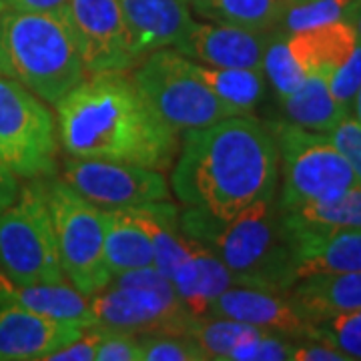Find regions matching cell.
<instances>
[{"label": "cell", "mask_w": 361, "mask_h": 361, "mask_svg": "<svg viewBox=\"0 0 361 361\" xmlns=\"http://www.w3.org/2000/svg\"><path fill=\"white\" fill-rule=\"evenodd\" d=\"M66 155L165 171L179 153V133L145 101L127 73L89 75L54 104Z\"/></svg>", "instance_id": "cell-2"}, {"label": "cell", "mask_w": 361, "mask_h": 361, "mask_svg": "<svg viewBox=\"0 0 361 361\" xmlns=\"http://www.w3.org/2000/svg\"><path fill=\"white\" fill-rule=\"evenodd\" d=\"M327 82L337 103L351 115L353 99L361 87V42L357 44L353 56L341 68H337L336 73L327 78Z\"/></svg>", "instance_id": "cell-33"}, {"label": "cell", "mask_w": 361, "mask_h": 361, "mask_svg": "<svg viewBox=\"0 0 361 361\" xmlns=\"http://www.w3.org/2000/svg\"><path fill=\"white\" fill-rule=\"evenodd\" d=\"M18 191H20L18 177L0 161V211L13 205L14 199L18 197Z\"/></svg>", "instance_id": "cell-38"}, {"label": "cell", "mask_w": 361, "mask_h": 361, "mask_svg": "<svg viewBox=\"0 0 361 361\" xmlns=\"http://www.w3.org/2000/svg\"><path fill=\"white\" fill-rule=\"evenodd\" d=\"M118 6L139 61L159 49H173L195 23L189 0H118Z\"/></svg>", "instance_id": "cell-17"}, {"label": "cell", "mask_w": 361, "mask_h": 361, "mask_svg": "<svg viewBox=\"0 0 361 361\" xmlns=\"http://www.w3.org/2000/svg\"><path fill=\"white\" fill-rule=\"evenodd\" d=\"M287 225V223H285ZM297 281L311 275L361 271V229L287 225Z\"/></svg>", "instance_id": "cell-16"}, {"label": "cell", "mask_w": 361, "mask_h": 361, "mask_svg": "<svg viewBox=\"0 0 361 361\" xmlns=\"http://www.w3.org/2000/svg\"><path fill=\"white\" fill-rule=\"evenodd\" d=\"M133 80L157 115L177 133L203 129L235 116L203 85L193 61L173 49L149 52L139 63Z\"/></svg>", "instance_id": "cell-9"}, {"label": "cell", "mask_w": 361, "mask_h": 361, "mask_svg": "<svg viewBox=\"0 0 361 361\" xmlns=\"http://www.w3.org/2000/svg\"><path fill=\"white\" fill-rule=\"evenodd\" d=\"M295 361H349L345 353L339 349L331 348L323 341L315 339H297L293 348V357Z\"/></svg>", "instance_id": "cell-36"}, {"label": "cell", "mask_w": 361, "mask_h": 361, "mask_svg": "<svg viewBox=\"0 0 361 361\" xmlns=\"http://www.w3.org/2000/svg\"><path fill=\"white\" fill-rule=\"evenodd\" d=\"M279 187V153L269 125L253 115L227 116L185 130L171 189L180 205L231 219Z\"/></svg>", "instance_id": "cell-1"}, {"label": "cell", "mask_w": 361, "mask_h": 361, "mask_svg": "<svg viewBox=\"0 0 361 361\" xmlns=\"http://www.w3.org/2000/svg\"><path fill=\"white\" fill-rule=\"evenodd\" d=\"M351 116L357 121L361 125V87L357 90V94H355V99H353V106H351Z\"/></svg>", "instance_id": "cell-40"}, {"label": "cell", "mask_w": 361, "mask_h": 361, "mask_svg": "<svg viewBox=\"0 0 361 361\" xmlns=\"http://www.w3.org/2000/svg\"><path fill=\"white\" fill-rule=\"evenodd\" d=\"M63 13L85 73H129L141 61L130 49L118 0H66Z\"/></svg>", "instance_id": "cell-12"}, {"label": "cell", "mask_w": 361, "mask_h": 361, "mask_svg": "<svg viewBox=\"0 0 361 361\" xmlns=\"http://www.w3.org/2000/svg\"><path fill=\"white\" fill-rule=\"evenodd\" d=\"M269 129L279 153L281 191L277 201L283 213L360 185L329 135L303 129L291 121L269 123Z\"/></svg>", "instance_id": "cell-6"}, {"label": "cell", "mask_w": 361, "mask_h": 361, "mask_svg": "<svg viewBox=\"0 0 361 361\" xmlns=\"http://www.w3.org/2000/svg\"><path fill=\"white\" fill-rule=\"evenodd\" d=\"M207 2H209V0H189V4H191V11H195L197 14L201 13L203 8H205Z\"/></svg>", "instance_id": "cell-41"}, {"label": "cell", "mask_w": 361, "mask_h": 361, "mask_svg": "<svg viewBox=\"0 0 361 361\" xmlns=\"http://www.w3.org/2000/svg\"><path fill=\"white\" fill-rule=\"evenodd\" d=\"M90 310L94 327L121 329L135 336H187L195 317L155 265L111 277L106 287L90 295Z\"/></svg>", "instance_id": "cell-5"}, {"label": "cell", "mask_w": 361, "mask_h": 361, "mask_svg": "<svg viewBox=\"0 0 361 361\" xmlns=\"http://www.w3.org/2000/svg\"><path fill=\"white\" fill-rule=\"evenodd\" d=\"M179 221L185 235L221 259L239 285L287 293L297 283L291 235L277 195L261 199L231 219L185 207Z\"/></svg>", "instance_id": "cell-3"}, {"label": "cell", "mask_w": 361, "mask_h": 361, "mask_svg": "<svg viewBox=\"0 0 361 361\" xmlns=\"http://www.w3.org/2000/svg\"><path fill=\"white\" fill-rule=\"evenodd\" d=\"M4 11H6V4H4V2H2V0H0V14L4 13Z\"/></svg>", "instance_id": "cell-42"}, {"label": "cell", "mask_w": 361, "mask_h": 361, "mask_svg": "<svg viewBox=\"0 0 361 361\" xmlns=\"http://www.w3.org/2000/svg\"><path fill=\"white\" fill-rule=\"evenodd\" d=\"M56 133V121L42 99L16 80L0 77V161L16 177H54Z\"/></svg>", "instance_id": "cell-10"}, {"label": "cell", "mask_w": 361, "mask_h": 361, "mask_svg": "<svg viewBox=\"0 0 361 361\" xmlns=\"http://www.w3.org/2000/svg\"><path fill=\"white\" fill-rule=\"evenodd\" d=\"M293 348L295 339L261 329L233 349L227 361H287L293 357Z\"/></svg>", "instance_id": "cell-30"}, {"label": "cell", "mask_w": 361, "mask_h": 361, "mask_svg": "<svg viewBox=\"0 0 361 361\" xmlns=\"http://www.w3.org/2000/svg\"><path fill=\"white\" fill-rule=\"evenodd\" d=\"M287 121L317 133H329L349 113L331 94L327 78L310 75L283 101Z\"/></svg>", "instance_id": "cell-23"}, {"label": "cell", "mask_w": 361, "mask_h": 361, "mask_svg": "<svg viewBox=\"0 0 361 361\" xmlns=\"http://www.w3.org/2000/svg\"><path fill=\"white\" fill-rule=\"evenodd\" d=\"M285 40L305 77L319 75L325 78L345 65L360 44L357 35L348 20L285 35Z\"/></svg>", "instance_id": "cell-19"}, {"label": "cell", "mask_w": 361, "mask_h": 361, "mask_svg": "<svg viewBox=\"0 0 361 361\" xmlns=\"http://www.w3.org/2000/svg\"><path fill=\"white\" fill-rule=\"evenodd\" d=\"M205 315L227 317L259 329L275 331L289 339H307L311 322L297 310L291 297L281 291L235 285L213 299Z\"/></svg>", "instance_id": "cell-14"}, {"label": "cell", "mask_w": 361, "mask_h": 361, "mask_svg": "<svg viewBox=\"0 0 361 361\" xmlns=\"http://www.w3.org/2000/svg\"><path fill=\"white\" fill-rule=\"evenodd\" d=\"M0 77L56 104L87 77L63 11L0 14Z\"/></svg>", "instance_id": "cell-4"}, {"label": "cell", "mask_w": 361, "mask_h": 361, "mask_svg": "<svg viewBox=\"0 0 361 361\" xmlns=\"http://www.w3.org/2000/svg\"><path fill=\"white\" fill-rule=\"evenodd\" d=\"M341 155L348 159L349 167L353 169L357 183L361 185V125L349 115L341 118L334 129L327 133Z\"/></svg>", "instance_id": "cell-34"}, {"label": "cell", "mask_w": 361, "mask_h": 361, "mask_svg": "<svg viewBox=\"0 0 361 361\" xmlns=\"http://www.w3.org/2000/svg\"><path fill=\"white\" fill-rule=\"evenodd\" d=\"M0 305H18L56 322L73 323L82 329L94 327L90 297L68 281L61 283H13L0 271Z\"/></svg>", "instance_id": "cell-18"}, {"label": "cell", "mask_w": 361, "mask_h": 361, "mask_svg": "<svg viewBox=\"0 0 361 361\" xmlns=\"http://www.w3.org/2000/svg\"><path fill=\"white\" fill-rule=\"evenodd\" d=\"M142 361H207L189 336L151 334L139 336Z\"/></svg>", "instance_id": "cell-31"}, {"label": "cell", "mask_w": 361, "mask_h": 361, "mask_svg": "<svg viewBox=\"0 0 361 361\" xmlns=\"http://www.w3.org/2000/svg\"><path fill=\"white\" fill-rule=\"evenodd\" d=\"M195 65L199 78L221 103L235 116L253 115L265 97L267 77L255 68H231V66Z\"/></svg>", "instance_id": "cell-22"}, {"label": "cell", "mask_w": 361, "mask_h": 361, "mask_svg": "<svg viewBox=\"0 0 361 361\" xmlns=\"http://www.w3.org/2000/svg\"><path fill=\"white\" fill-rule=\"evenodd\" d=\"M285 223L295 227L361 229V185L341 193L310 201L285 213Z\"/></svg>", "instance_id": "cell-24"}, {"label": "cell", "mask_w": 361, "mask_h": 361, "mask_svg": "<svg viewBox=\"0 0 361 361\" xmlns=\"http://www.w3.org/2000/svg\"><path fill=\"white\" fill-rule=\"evenodd\" d=\"M287 295L311 323L361 311V271L311 275L299 279Z\"/></svg>", "instance_id": "cell-20"}, {"label": "cell", "mask_w": 361, "mask_h": 361, "mask_svg": "<svg viewBox=\"0 0 361 361\" xmlns=\"http://www.w3.org/2000/svg\"><path fill=\"white\" fill-rule=\"evenodd\" d=\"M101 329V341L97 348V361H142L139 336L121 329Z\"/></svg>", "instance_id": "cell-32"}, {"label": "cell", "mask_w": 361, "mask_h": 361, "mask_svg": "<svg viewBox=\"0 0 361 361\" xmlns=\"http://www.w3.org/2000/svg\"><path fill=\"white\" fill-rule=\"evenodd\" d=\"M104 263L115 277L127 271L155 265V251L147 233L135 223L127 209H103Z\"/></svg>", "instance_id": "cell-21"}, {"label": "cell", "mask_w": 361, "mask_h": 361, "mask_svg": "<svg viewBox=\"0 0 361 361\" xmlns=\"http://www.w3.org/2000/svg\"><path fill=\"white\" fill-rule=\"evenodd\" d=\"M291 0H209L199 16L223 25L275 30Z\"/></svg>", "instance_id": "cell-25"}, {"label": "cell", "mask_w": 361, "mask_h": 361, "mask_svg": "<svg viewBox=\"0 0 361 361\" xmlns=\"http://www.w3.org/2000/svg\"><path fill=\"white\" fill-rule=\"evenodd\" d=\"M307 339L323 341L345 353L349 361H361V311L311 323Z\"/></svg>", "instance_id": "cell-28"}, {"label": "cell", "mask_w": 361, "mask_h": 361, "mask_svg": "<svg viewBox=\"0 0 361 361\" xmlns=\"http://www.w3.org/2000/svg\"><path fill=\"white\" fill-rule=\"evenodd\" d=\"M0 271L18 285L68 281L40 179L20 187L13 205L0 211Z\"/></svg>", "instance_id": "cell-8"}, {"label": "cell", "mask_w": 361, "mask_h": 361, "mask_svg": "<svg viewBox=\"0 0 361 361\" xmlns=\"http://www.w3.org/2000/svg\"><path fill=\"white\" fill-rule=\"evenodd\" d=\"M355 2L357 0H291L279 25L275 26V32L293 35L337 20H348Z\"/></svg>", "instance_id": "cell-27"}, {"label": "cell", "mask_w": 361, "mask_h": 361, "mask_svg": "<svg viewBox=\"0 0 361 361\" xmlns=\"http://www.w3.org/2000/svg\"><path fill=\"white\" fill-rule=\"evenodd\" d=\"M261 331L259 327L247 325L241 322H233L227 317L217 315H195L193 322L187 329V336L203 351L205 360L227 361L229 353L237 348L243 339Z\"/></svg>", "instance_id": "cell-26"}, {"label": "cell", "mask_w": 361, "mask_h": 361, "mask_svg": "<svg viewBox=\"0 0 361 361\" xmlns=\"http://www.w3.org/2000/svg\"><path fill=\"white\" fill-rule=\"evenodd\" d=\"M40 183L65 277L80 293L94 295L113 277L104 263L103 209L92 205L63 179L44 177Z\"/></svg>", "instance_id": "cell-7"}, {"label": "cell", "mask_w": 361, "mask_h": 361, "mask_svg": "<svg viewBox=\"0 0 361 361\" xmlns=\"http://www.w3.org/2000/svg\"><path fill=\"white\" fill-rule=\"evenodd\" d=\"M275 30H257L223 23H193L173 47L197 65L263 71V59Z\"/></svg>", "instance_id": "cell-13"}, {"label": "cell", "mask_w": 361, "mask_h": 361, "mask_svg": "<svg viewBox=\"0 0 361 361\" xmlns=\"http://www.w3.org/2000/svg\"><path fill=\"white\" fill-rule=\"evenodd\" d=\"M101 341V329L90 327L85 334L61 349L52 351L44 361H97V348Z\"/></svg>", "instance_id": "cell-35"}, {"label": "cell", "mask_w": 361, "mask_h": 361, "mask_svg": "<svg viewBox=\"0 0 361 361\" xmlns=\"http://www.w3.org/2000/svg\"><path fill=\"white\" fill-rule=\"evenodd\" d=\"M82 334L85 329L73 323L18 305H0V361H44Z\"/></svg>", "instance_id": "cell-15"}, {"label": "cell", "mask_w": 361, "mask_h": 361, "mask_svg": "<svg viewBox=\"0 0 361 361\" xmlns=\"http://www.w3.org/2000/svg\"><path fill=\"white\" fill-rule=\"evenodd\" d=\"M348 23L353 26L355 35H357V40L361 42V0H357L351 8V13L348 16Z\"/></svg>", "instance_id": "cell-39"}, {"label": "cell", "mask_w": 361, "mask_h": 361, "mask_svg": "<svg viewBox=\"0 0 361 361\" xmlns=\"http://www.w3.org/2000/svg\"><path fill=\"white\" fill-rule=\"evenodd\" d=\"M61 179L99 209H135L171 199L163 171L121 161L71 157Z\"/></svg>", "instance_id": "cell-11"}, {"label": "cell", "mask_w": 361, "mask_h": 361, "mask_svg": "<svg viewBox=\"0 0 361 361\" xmlns=\"http://www.w3.org/2000/svg\"><path fill=\"white\" fill-rule=\"evenodd\" d=\"M263 73H265V77L271 82V87L277 92L279 101H283L285 97H289L305 80V75L301 73L295 59L291 56L285 35H277L275 32V37H273L267 51H265Z\"/></svg>", "instance_id": "cell-29"}, {"label": "cell", "mask_w": 361, "mask_h": 361, "mask_svg": "<svg viewBox=\"0 0 361 361\" xmlns=\"http://www.w3.org/2000/svg\"><path fill=\"white\" fill-rule=\"evenodd\" d=\"M11 11H26V13H54L63 11L66 0H2Z\"/></svg>", "instance_id": "cell-37"}]
</instances>
